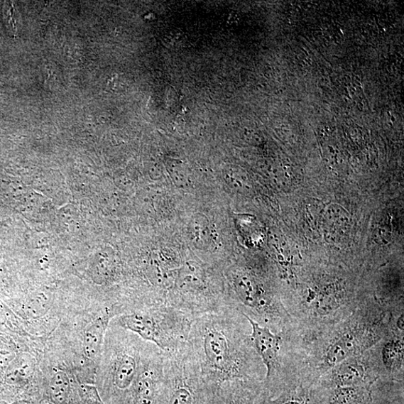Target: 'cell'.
Returning <instances> with one entry per match:
<instances>
[{"instance_id":"cell-1","label":"cell","mask_w":404,"mask_h":404,"mask_svg":"<svg viewBox=\"0 0 404 404\" xmlns=\"http://www.w3.org/2000/svg\"><path fill=\"white\" fill-rule=\"evenodd\" d=\"M249 323L239 310L226 309L193 320L187 353L204 377L222 385L234 381L263 382Z\"/></svg>"},{"instance_id":"cell-2","label":"cell","mask_w":404,"mask_h":404,"mask_svg":"<svg viewBox=\"0 0 404 404\" xmlns=\"http://www.w3.org/2000/svg\"><path fill=\"white\" fill-rule=\"evenodd\" d=\"M192 322L173 306L159 303L120 315L116 325L174 355L186 347Z\"/></svg>"},{"instance_id":"cell-3","label":"cell","mask_w":404,"mask_h":404,"mask_svg":"<svg viewBox=\"0 0 404 404\" xmlns=\"http://www.w3.org/2000/svg\"><path fill=\"white\" fill-rule=\"evenodd\" d=\"M158 404H224V395L220 385L204 377L186 346L174 355H166Z\"/></svg>"},{"instance_id":"cell-4","label":"cell","mask_w":404,"mask_h":404,"mask_svg":"<svg viewBox=\"0 0 404 404\" xmlns=\"http://www.w3.org/2000/svg\"><path fill=\"white\" fill-rule=\"evenodd\" d=\"M323 388L275 378L263 381L254 404H322Z\"/></svg>"},{"instance_id":"cell-5","label":"cell","mask_w":404,"mask_h":404,"mask_svg":"<svg viewBox=\"0 0 404 404\" xmlns=\"http://www.w3.org/2000/svg\"><path fill=\"white\" fill-rule=\"evenodd\" d=\"M244 315V314H243ZM251 326V339L262 364L267 368L266 379L273 377L278 368V358L282 346V339L270 328L263 327L244 315Z\"/></svg>"},{"instance_id":"cell-6","label":"cell","mask_w":404,"mask_h":404,"mask_svg":"<svg viewBox=\"0 0 404 404\" xmlns=\"http://www.w3.org/2000/svg\"><path fill=\"white\" fill-rule=\"evenodd\" d=\"M368 336L371 335H367V333L365 335L364 332L359 336V332L343 334L328 347L324 356L325 364L329 367H335L354 356L368 345V342L362 340L371 341Z\"/></svg>"},{"instance_id":"cell-7","label":"cell","mask_w":404,"mask_h":404,"mask_svg":"<svg viewBox=\"0 0 404 404\" xmlns=\"http://www.w3.org/2000/svg\"><path fill=\"white\" fill-rule=\"evenodd\" d=\"M115 311L107 310L106 312L94 320V323L85 332L83 337V352L92 360L99 361L102 355L105 335L111 318L115 315Z\"/></svg>"},{"instance_id":"cell-8","label":"cell","mask_w":404,"mask_h":404,"mask_svg":"<svg viewBox=\"0 0 404 404\" xmlns=\"http://www.w3.org/2000/svg\"><path fill=\"white\" fill-rule=\"evenodd\" d=\"M337 366L325 388L370 386L366 371L357 361L346 360Z\"/></svg>"},{"instance_id":"cell-9","label":"cell","mask_w":404,"mask_h":404,"mask_svg":"<svg viewBox=\"0 0 404 404\" xmlns=\"http://www.w3.org/2000/svg\"><path fill=\"white\" fill-rule=\"evenodd\" d=\"M370 386L324 387L322 404H370Z\"/></svg>"},{"instance_id":"cell-10","label":"cell","mask_w":404,"mask_h":404,"mask_svg":"<svg viewBox=\"0 0 404 404\" xmlns=\"http://www.w3.org/2000/svg\"><path fill=\"white\" fill-rule=\"evenodd\" d=\"M263 382L234 381L221 385L224 404H254Z\"/></svg>"},{"instance_id":"cell-11","label":"cell","mask_w":404,"mask_h":404,"mask_svg":"<svg viewBox=\"0 0 404 404\" xmlns=\"http://www.w3.org/2000/svg\"><path fill=\"white\" fill-rule=\"evenodd\" d=\"M36 366L34 358L28 354L17 355L6 371V381L11 385H21L31 378Z\"/></svg>"},{"instance_id":"cell-12","label":"cell","mask_w":404,"mask_h":404,"mask_svg":"<svg viewBox=\"0 0 404 404\" xmlns=\"http://www.w3.org/2000/svg\"><path fill=\"white\" fill-rule=\"evenodd\" d=\"M70 391H71V382L68 375L64 371H55L49 383V393L52 399L59 404L67 402Z\"/></svg>"},{"instance_id":"cell-13","label":"cell","mask_w":404,"mask_h":404,"mask_svg":"<svg viewBox=\"0 0 404 404\" xmlns=\"http://www.w3.org/2000/svg\"><path fill=\"white\" fill-rule=\"evenodd\" d=\"M383 361L385 365L391 368L403 360V345L400 341L388 342L383 349Z\"/></svg>"},{"instance_id":"cell-14","label":"cell","mask_w":404,"mask_h":404,"mask_svg":"<svg viewBox=\"0 0 404 404\" xmlns=\"http://www.w3.org/2000/svg\"><path fill=\"white\" fill-rule=\"evenodd\" d=\"M17 356L15 346L4 338H0V366H8Z\"/></svg>"},{"instance_id":"cell-15","label":"cell","mask_w":404,"mask_h":404,"mask_svg":"<svg viewBox=\"0 0 404 404\" xmlns=\"http://www.w3.org/2000/svg\"><path fill=\"white\" fill-rule=\"evenodd\" d=\"M80 393L82 404H104L95 387L82 386Z\"/></svg>"},{"instance_id":"cell-16","label":"cell","mask_w":404,"mask_h":404,"mask_svg":"<svg viewBox=\"0 0 404 404\" xmlns=\"http://www.w3.org/2000/svg\"><path fill=\"white\" fill-rule=\"evenodd\" d=\"M4 19L9 33L15 35L18 31V16L16 10L11 3L5 5L4 9Z\"/></svg>"},{"instance_id":"cell-17","label":"cell","mask_w":404,"mask_h":404,"mask_svg":"<svg viewBox=\"0 0 404 404\" xmlns=\"http://www.w3.org/2000/svg\"><path fill=\"white\" fill-rule=\"evenodd\" d=\"M11 404H29V403H27L26 401H25V400H18V401L13 402V403H11Z\"/></svg>"}]
</instances>
